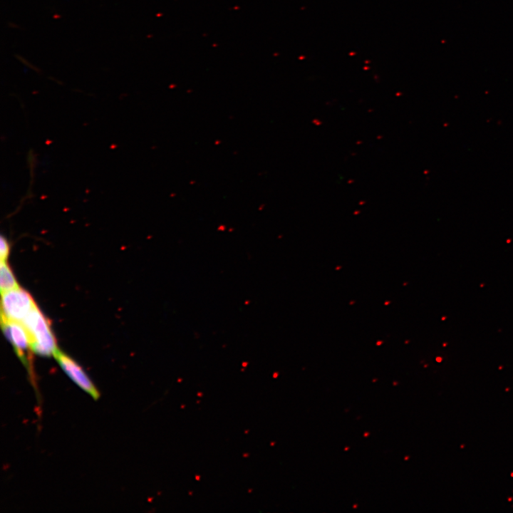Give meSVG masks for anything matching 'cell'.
Returning <instances> with one entry per match:
<instances>
[{
    "label": "cell",
    "mask_w": 513,
    "mask_h": 513,
    "mask_svg": "<svg viewBox=\"0 0 513 513\" xmlns=\"http://www.w3.org/2000/svg\"><path fill=\"white\" fill-rule=\"evenodd\" d=\"M30 337L31 350L42 356H54L58 350L48 320L36 306L23 321Z\"/></svg>",
    "instance_id": "obj_1"
},
{
    "label": "cell",
    "mask_w": 513,
    "mask_h": 513,
    "mask_svg": "<svg viewBox=\"0 0 513 513\" xmlns=\"http://www.w3.org/2000/svg\"><path fill=\"white\" fill-rule=\"evenodd\" d=\"M348 450V447H346V448H345V450Z\"/></svg>",
    "instance_id": "obj_8"
},
{
    "label": "cell",
    "mask_w": 513,
    "mask_h": 513,
    "mask_svg": "<svg viewBox=\"0 0 513 513\" xmlns=\"http://www.w3.org/2000/svg\"><path fill=\"white\" fill-rule=\"evenodd\" d=\"M16 278L6 261H1L0 287L1 293L18 287Z\"/></svg>",
    "instance_id": "obj_5"
},
{
    "label": "cell",
    "mask_w": 513,
    "mask_h": 513,
    "mask_svg": "<svg viewBox=\"0 0 513 513\" xmlns=\"http://www.w3.org/2000/svg\"><path fill=\"white\" fill-rule=\"evenodd\" d=\"M3 331L19 358L26 363V352L31 349L29 334L21 322L1 320Z\"/></svg>",
    "instance_id": "obj_4"
},
{
    "label": "cell",
    "mask_w": 513,
    "mask_h": 513,
    "mask_svg": "<svg viewBox=\"0 0 513 513\" xmlns=\"http://www.w3.org/2000/svg\"><path fill=\"white\" fill-rule=\"evenodd\" d=\"M68 377L83 391L97 400L100 393L82 368L70 356L58 350L53 356Z\"/></svg>",
    "instance_id": "obj_3"
},
{
    "label": "cell",
    "mask_w": 513,
    "mask_h": 513,
    "mask_svg": "<svg viewBox=\"0 0 513 513\" xmlns=\"http://www.w3.org/2000/svg\"><path fill=\"white\" fill-rule=\"evenodd\" d=\"M369 435V433H368V432H366V433H364V436H365V437H366V436H367V435Z\"/></svg>",
    "instance_id": "obj_7"
},
{
    "label": "cell",
    "mask_w": 513,
    "mask_h": 513,
    "mask_svg": "<svg viewBox=\"0 0 513 513\" xmlns=\"http://www.w3.org/2000/svg\"><path fill=\"white\" fill-rule=\"evenodd\" d=\"M9 254V244L7 240L1 237L0 239V256L1 261H6Z\"/></svg>",
    "instance_id": "obj_6"
},
{
    "label": "cell",
    "mask_w": 513,
    "mask_h": 513,
    "mask_svg": "<svg viewBox=\"0 0 513 513\" xmlns=\"http://www.w3.org/2000/svg\"><path fill=\"white\" fill-rule=\"evenodd\" d=\"M36 306L30 294L19 286L1 293V320L22 323Z\"/></svg>",
    "instance_id": "obj_2"
}]
</instances>
